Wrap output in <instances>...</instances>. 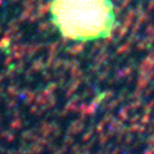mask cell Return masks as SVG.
Masks as SVG:
<instances>
[{
  "instance_id": "6da1fadb",
  "label": "cell",
  "mask_w": 154,
  "mask_h": 154,
  "mask_svg": "<svg viewBox=\"0 0 154 154\" xmlns=\"http://www.w3.org/2000/svg\"><path fill=\"white\" fill-rule=\"evenodd\" d=\"M49 14L55 30L72 41L108 38L117 27L112 0H51Z\"/></svg>"
}]
</instances>
